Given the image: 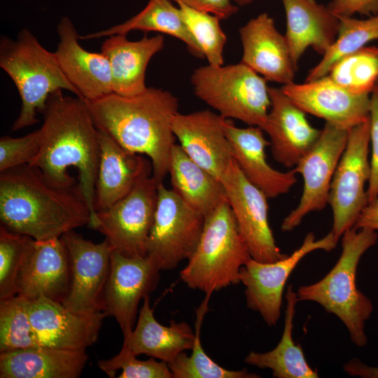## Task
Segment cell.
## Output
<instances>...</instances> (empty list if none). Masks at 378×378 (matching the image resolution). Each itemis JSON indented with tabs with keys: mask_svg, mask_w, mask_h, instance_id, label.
<instances>
[{
	"mask_svg": "<svg viewBox=\"0 0 378 378\" xmlns=\"http://www.w3.org/2000/svg\"><path fill=\"white\" fill-rule=\"evenodd\" d=\"M370 139L372 155L370 161V174L368 180L367 194L368 202L378 197V86L371 93L370 111Z\"/></svg>",
	"mask_w": 378,
	"mask_h": 378,
	"instance_id": "obj_40",
	"label": "cell"
},
{
	"mask_svg": "<svg viewBox=\"0 0 378 378\" xmlns=\"http://www.w3.org/2000/svg\"><path fill=\"white\" fill-rule=\"evenodd\" d=\"M41 148L38 129L21 137L4 136L0 139V172L24 164H31Z\"/></svg>",
	"mask_w": 378,
	"mask_h": 378,
	"instance_id": "obj_39",
	"label": "cell"
},
{
	"mask_svg": "<svg viewBox=\"0 0 378 378\" xmlns=\"http://www.w3.org/2000/svg\"><path fill=\"white\" fill-rule=\"evenodd\" d=\"M57 32L59 42L55 56L79 97L90 102L112 93L111 71L107 57L102 52H89L80 45V36L69 18H61Z\"/></svg>",
	"mask_w": 378,
	"mask_h": 378,
	"instance_id": "obj_20",
	"label": "cell"
},
{
	"mask_svg": "<svg viewBox=\"0 0 378 378\" xmlns=\"http://www.w3.org/2000/svg\"><path fill=\"white\" fill-rule=\"evenodd\" d=\"M69 253L60 238H30L16 279V295L29 300L44 296L62 303L71 285Z\"/></svg>",
	"mask_w": 378,
	"mask_h": 378,
	"instance_id": "obj_16",
	"label": "cell"
},
{
	"mask_svg": "<svg viewBox=\"0 0 378 378\" xmlns=\"http://www.w3.org/2000/svg\"><path fill=\"white\" fill-rule=\"evenodd\" d=\"M60 239L70 261L71 285L62 304L81 314L104 312L106 286L110 272L113 249L107 239L93 243L74 230Z\"/></svg>",
	"mask_w": 378,
	"mask_h": 378,
	"instance_id": "obj_14",
	"label": "cell"
},
{
	"mask_svg": "<svg viewBox=\"0 0 378 378\" xmlns=\"http://www.w3.org/2000/svg\"><path fill=\"white\" fill-rule=\"evenodd\" d=\"M251 258L232 209L224 201L205 216L199 243L180 277L188 287L212 294L238 284L240 270Z\"/></svg>",
	"mask_w": 378,
	"mask_h": 378,
	"instance_id": "obj_6",
	"label": "cell"
},
{
	"mask_svg": "<svg viewBox=\"0 0 378 378\" xmlns=\"http://www.w3.org/2000/svg\"><path fill=\"white\" fill-rule=\"evenodd\" d=\"M328 6L338 18L356 13L370 17L378 13V0H331Z\"/></svg>",
	"mask_w": 378,
	"mask_h": 378,
	"instance_id": "obj_41",
	"label": "cell"
},
{
	"mask_svg": "<svg viewBox=\"0 0 378 378\" xmlns=\"http://www.w3.org/2000/svg\"><path fill=\"white\" fill-rule=\"evenodd\" d=\"M204 218L172 190L160 183L154 220L146 243V255L153 258L161 270L176 268L194 253Z\"/></svg>",
	"mask_w": 378,
	"mask_h": 378,
	"instance_id": "obj_8",
	"label": "cell"
},
{
	"mask_svg": "<svg viewBox=\"0 0 378 378\" xmlns=\"http://www.w3.org/2000/svg\"><path fill=\"white\" fill-rule=\"evenodd\" d=\"M353 227L378 230V197L368 203L360 214Z\"/></svg>",
	"mask_w": 378,
	"mask_h": 378,
	"instance_id": "obj_43",
	"label": "cell"
},
{
	"mask_svg": "<svg viewBox=\"0 0 378 378\" xmlns=\"http://www.w3.org/2000/svg\"><path fill=\"white\" fill-rule=\"evenodd\" d=\"M0 66L10 76L20 94L22 106L12 125L17 131L38 122L51 94L65 90L79 97L56 59L27 29L20 30L16 39L2 36L0 40Z\"/></svg>",
	"mask_w": 378,
	"mask_h": 378,
	"instance_id": "obj_5",
	"label": "cell"
},
{
	"mask_svg": "<svg viewBox=\"0 0 378 378\" xmlns=\"http://www.w3.org/2000/svg\"><path fill=\"white\" fill-rule=\"evenodd\" d=\"M29 303L19 295L0 300V353L41 346L29 318Z\"/></svg>",
	"mask_w": 378,
	"mask_h": 378,
	"instance_id": "obj_35",
	"label": "cell"
},
{
	"mask_svg": "<svg viewBox=\"0 0 378 378\" xmlns=\"http://www.w3.org/2000/svg\"><path fill=\"white\" fill-rule=\"evenodd\" d=\"M286 18L284 35L294 64L309 48L323 55L335 41L340 18L315 0H281Z\"/></svg>",
	"mask_w": 378,
	"mask_h": 378,
	"instance_id": "obj_25",
	"label": "cell"
},
{
	"mask_svg": "<svg viewBox=\"0 0 378 378\" xmlns=\"http://www.w3.org/2000/svg\"><path fill=\"white\" fill-rule=\"evenodd\" d=\"M190 8L211 13L220 20H227L234 15L239 6L232 0H170Z\"/></svg>",
	"mask_w": 378,
	"mask_h": 378,
	"instance_id": "obj_42",
	"label": "cell"
},
{
	"mask_svg": "<svg viewBox=\"0 0 378 378\" xmlns=\"http://www.w3.org/2000/svg\"><path fill=\"white\" fill-rule=\"evenodd\" d=\"M375 230L351 227L342 236L341 255L321 280L298 289V301H313L337 316L346 327L351 342L358 347L368 342L365 331L373 305L356 286V272L362 255L377 241Z\"/></svg>",
	"mask_w": 378,
	"mask_h": 378,
	"instance_id": "obj_4",
	"label": "cell"
},
{
	"mask_svg": "<svg viewBox=\"0 0 378 378\" xmlns=\"http://www.w3.org/2000/svg\"><path fill=\"white\" fill-rule=\"evenodd\" d=\"M337 38L323 55L321 60L311 69L305 81L326 76L332 66L342 57L354 52L374 40H378V13L365 19L339 18Z\"/></svg>",
	"mask_w": 378,
	"mask_h": 378,
	"instance_id": "obj_32",
	"label": "cell"
},
{
	"mask_svg": "<svg viewBox=\"0 0 378 378\" xmlns=\"http://www.w3.org/2000/svg\"><path fill=\"white\" fill-rule=\"evenodd\" d=\"M158 31L183 42L196 57L204 55L183 21L178 7L170 0H149L144 8L125 22L107 29L80 36V39L98 38L115 34L127 35L132 31Z\"/></svg>",
	"mask_w": 378,
	"mask_h": 378,
	"instance_id": "obj_31",
	"label": "cell"
},
{
	"mask_svg": "<svg viewBox=\"0 0 378 378\" xmlns=\"http://www.w3.org/2000/svg\"><path fill=\"white\" fill-rule=\"evenodd\" d=\"M356 94H370L378 82V47L365 46L338 59L327 74Z\"/></svg>",
	"mask_w": 378,
	"mask_h": 378,
	"instance_id": "obj_34",
	"label": "cell"
},
{
	"mask_svg": "<svg viewBox=\"0 0 378 378\" xmlns=\"http://www.w3.org/2000/svg\"><path fill=\"white\" fill-rule=\"evenodd\" d=\"M99 131V130H98ZM100 158L95 186L96 211L125 197L144 178L152 176L150 160L131 152L99 131Z\"/></svg>",
	"mask_w": 378,
	"mask_h": 378,
	"instance_id": "obj_24",
	"label": "cell"
},
{
	"mask_svg": "<svg viewBox=\"0 0 378 378\" xmlns=\"http://www.w3.org/2000/svg\"><path fill=\"white\" fill-rule=\"evenodd\" d=\"M168 174L172 190L204 216L227 201L222 182L194 162L179 144L172 148Z\"/></svg>",
	"mask_w": 378,
	"mask_h": 378,
	"instance_id": "obj_29",
	"label": "cell"
},
{
	"mask_svg": "<svg viewBox=\"0 0 378 378\" xmlns=\"http://www.w3.org/2000/svg\"><path fill=\"white\" fill-rule=\"evenodd\" d=\"M30 237L0 227V300L16 295V279Z\"/></svg>",
	"mask_w": 378,
	"mask_h": 378,
	"instance_id": "obj_37",
	"label": "cell"
},
{
	"mask_svg": "<svg viewBox=\"0 0 378 378\" xmlns=\"http://www.w3.org/2000/svg\"><path fill=\"white\" fill-rule=\"evenodd\" d=\"M127 35L108 36L101 47L108 59L112 77V91L121 96H134L144 92L148 87L145 75L150 59L163 49L164 38L162 35L144 36L132 41Z\"/></svg>",
	"mask_w": 378,
	"mask_h": 378,
	"instance_id": "obj_26",
	"label": "cell"
},
{
	"mask_svg": "<svg viewBox=\"0 0 378 378\" xmlns=\"http://www.w3.org/2000/svg\"><path fill=\"white\" fill-rule=\"evenodd\" d=\"M337 241L332 230L318 240L314 232H309L302 245L284 258L262 262L251 258L239 275L248 308L258 312L267 325L275 326L281 316L284 288L293 270L307 254L316 250L331 251Z\"/></svg>",
	"mask_w": 378,
	"mask_h": 378,
	"instance_id": "obj_11",
	"label": "cell"
},
{
	"mask_svg": "<svg viewBox=\"0 0 378 378\" xmlns=\"http://www.w3.org/2000/svg\"><path fill=\"white\" fill-rule=\"evenodd\" d=\"M150 305V296L144 298L137 324L124 337L125 344L136 356L145 354L167 363L183 351L192 349L195 332L186 322L172 320L169 326L159 323Z\"/></svg>",
	"mask_w": 378,
	"mask_h": 378,
	"instance_id": "obj_28",
	"label": "cell"
},
{
	"mask_svg": "<svg viewBox=\"0 0 378 378\" xmlns=\"http://www.w3.org/2000/svg\"><path fill=\"white\" fill-rule=\"evenodd\" d=\"M242 45L241 62L267 81L293 83L298 67L294 64L285 36L276 29L274 19L262 13L239 29Z\"/></svg>",
	"mask_w": 378,
	"mask_h": 378,
	"instance_id": "obj_21",
	"label": "cell"
},
{
	"mask_svg": "<svg viewBox=\"0 0 378 378\" xmlns=\"http://www.w3.org/2000/svg\"><path fill=\"white\" fill-rule=\"evenodd\" d=\"M41 113V148L31 164L55 186L69 188L78 184L91 213L90 223L97 215L100 144L88 103L59 90L50 95Z\"/></svg>",
	"mask_w": 378,
	"mask_h": 378,
	"instance_id": "obj_1",
	"label": "cell"
},
{
	"mask_svg": "<svg viewBox=\"0 0 378 378\" xmlns=\"http://www.w3.org/2000/svg\"><path fill=\"white\" fill-rule=\"evenodd\" d=\"M158 183L152 176L141 179L125 197L97 211L88 225L105 236L113 251L129 257L146 256V243L158 202Z\"/></svg>",
	"mask_w": 378,
	"mask_h": 378,
	"instance_id": "obj_9",
	"label": "cell"
},
{
	"mask_svg": "<svg viewBox=\"0 0 378 378\" xmlns=\"http://www.w3.org/2000/svg\"><path fill=\"white\" fill-rule=\"evenodd\" d=\"M349 131L325 122L316 141L295 167L294 171L303 178V191L297 207L284 218L282 231L293 230L306 215L326 207L331 181L346 146Z\"/></svg>",
	"mask_w": 378,
	"mask_h": 378,
	"instance_id": "obj_12",
	"label": "cell"
},
{
	"mask_svg": "<svg viewBox=\"0 0 378 378\" xmlns=\"http://www.w3.org/2000/svg\"><path fill=\"white\" fill-rule=\"evenodd\" d=\"M88 356L85 350L38 346L0 353L1 378H77Z\"/></svg>",
	"mask_w": 378,
	"mask_h": 378,
	"instance_id": "obj_27",
	"label": "cell"
},
{
	"mask_svg": "<svg viewBox=\"0 0 378 378\" xmlns=\"http://www.w3.org/2000/svg\"><path fill=\"white\" fill-rule=\"evenodd\" d=\"M181 17L199 46L208 64L223 65V51L227 37L217 16L178 4Z\"/></svg>",
	"mask_w": 378,
	"mask_h": 378,
	"instance_id": "obj_36",
	"label": "cell"
},
{
	"mask_svg": "<svg viewBox=\"0 0 378 378\" xmlns=\"http://www.w3.org/2000/svg\"><path fill=\"white\" fill-rule=\"evenodd\" d=\"M190 82L195 94L225 119L263 128L271 104L269 87L244 63L198 67Z\"/></svg>",
	"mask_w": 378,
	"mask_h": 378,
	"instance_id": "obj_7",
	"label": "cell"
},
{
	"mask_svg": "<svg viewBox=\"0 0 378 378\" xmlns=\"http://www.w3.org/2000/svg\"><path fill=\"white\" fill-rule=\"evenodd\" d=\"M29 314L41 346L85 350L97 340L105 312H74L44 296L30 300Z\"/></svg>",
	"mask_w": 378,
	"mask_h": 378,
	"instance_id": "obj_18",
	"label": "cell"
},
{
	"mask_svg": "<svg viewBox=\"0 0 378 378\" xmlns=\"http://www.w3.org/2000/svg\"><path fill=\"white\" fill-rule=\"evenodd\" d=\"M370 143L368 119L349 131L346 146L331 181L328 204L333 215L332 231L337 240L354 227L368 203L365 186L370 174Z\"/></svg>",
	"mask_w": 378,
	"mask_h": 378,
	"instance_id": "obj_10",
	"label": "cell"
},
{
	"mask_svg": "<svg viewBox=\"0 0 378 378\" xmlns=\"http://www.w3.org/2000/svg\"><path fill=\"white\" fill-rule=\"evenodd\" d=\"M251 258L272 262L284 258L268 220V197L243 174L233 159L220 179Z\"/></svg>",
	"mask_w": 378,
	"mask_h": 378,
	"instance_id": "obj_13",
	"label": "cell"
},
{
	"mask_svg": "<svg viewBox=\"0 0 378 378\" xmlns=\"http://www.w3.org/2000/svg\"><path fill=\"white\" fill-rule=\"evenodd\" d=\"M0 220L13 232L47 241L89 225L91 213L78 184L55 186L38 167L24 164L0 172Z\"/></svg>",
	"mask_w": 378,
	"mask_h": 378,
	"instance_id": "obj_2",
	"label": "cell"
},
{
	"mask_svg": "<svg viewBox=\"0 0 378 378\" xmlns=\"http://www.w3.org/2000/svg\"><path fill=\"white\" fill-rule=\"evenodd\" d=\"M225 128L231 144L233 159L246 178L262 191L268 198L287 193L297 183L293 169L280 172L272 168L266 160L265 148L270 145L262 128L237 127L226 119Z\"/></svg>",
	"mask_w": 378,
	"mask_h": 378,
	"instance_id": "obj_23",
	"label": "cell"
},
{
	"mask_svg": "<svg viewBox=\"0 0 378 378\" xmlns=\"http://www.w3.org/2000/svg\"><path fill=\"white\" fill-rule=\"evenodd\" d=\"M377 86H378V82H377Z\"/></svg>",
	"mask_w": 378,
	"mask_h": 378,
	"instance_id": "obj_46",
	"label": "cell"
},
{
	"mask_svg": "<svg viewBox=\"0 0 378 378\" xmlns=\"http://www.w3.org/2000/svg\"><path fill=\"white\" fill-rule=\"evenodd\" d=\"M270 108L262 130L270 137L274 160L295 167L318 139L321 130L311 125L305 113L281 88L269 87Z\"/></svg>",
	"mask_w": 378,
	"mask_h": 378,
	"instance_id": "obj_22",
	"label": "cell"
},
{
	"mask_svg": "<svg viewBox=\"0 0 378 378\" xmlns=\"http://www.w3.org/2000/svg\"><path fill=\"white\" fill-rule=\"evenodd\" d=\"M344 371L352 377L378 378V367H371L363 363L358 358L350 360L344 365Z\"/></svg>",
	"mask_w": 378,
	"mask_h": 378,
	"instance_id": "obj_44",
	"label": "cell"
},
{
	"mask_svg": "<svg viewBox=\"0 0 378 378\" xmlns=\"http://www.w3.org/2000/svg\"><path fill=\"white\" fill-rule=\"evenodd\" d=\"M224 118L210 110L177 113L172 130L180 146L197 164L220 181L233 160Z\"/></svg>",
	"mask_w": 378,
	"mask_h": 378,
	"instance_id": "obj_19",
	"label": "cell"
},
{
	"mask_svg": "<svg viewBox=\"0 0 378 378\" xmlns=\"http://www.w3.org/2000/svg\"><path fill=\"white\" fill-rule=\"evenodd\" d=\"M255 1V0H232V1H234L238 6H246L253 3Z\"/></svg>",
	"mask_w": 378,
	"mask_h": 378,
	"instance_id": "obj_45",
	"label": "cell"
},
{
	"mask_svg": "<svg viewBox=\"0 0 378 378\" xmlns=\"http://www.w3.org/2000/svg\"><path fill=\"white\" fill-rule=\"evenodd\" d=\"M211 294L206 293L204 300L196 310L195 341L192 354H179L167 363L173 378H257L258 374L246 369L231 370L215 363L203 350L200 340V329Z\"/></svg>",
	"mask_w": 378,
	"mask_h": 378,
	"instance_id": "obj_33",
	"label": "cell"
},
{
	"mask_svg": "<svg viewBox=\"0 0 378 378\" xmlns=\"http://www.w3.org/2000/svg\"><path fill=\"white\" fill-rule=\"evenodd\" d=\"M283 92L305 113L351 130L369 119L371 94H356L328 75L312 81L283 85Z\"/></svg>",
	"mask_w": 378,
	"mask_h": 378,
	"instance_id": "obj_17",
	"label": "cell"
},
{
	"mask_svg": "<svg viewBox=\"0 0 378 378\" xmlns=\"http://www.w3.org/2000/svg\"><path fill=\"white\" fill-rule=\"evenodd\" d=\"M136 356L123 343L116 356L111 359L99 360L97 366L111 378L115 377L118 370H122L119 378H173L167 363L157 361L153 357L142 360Z\"/></svg>",
	"mask_w": 378,
	"mask_h": 378,
	"instance_id": "obj_38",
	"label": "cell"
},
{
	"mask_svg": "<svg viewBox=\"0 0 378 378\" xmlns=\"http://www.w3.org/2000/svg\"><path fill=\"white\" fill-rule=\"evenodd\" d=\"M161 269L150 257H129L113 251L106 286L105 309L118 321L124 337L133 330L138 304L154 291Z\"/></svg>",
	"mask_w": 378,
	"mask_h": 378,
	"instance_id": "obj_15",
	"label": "cell"
},
{
	"mask_svg": "<svg viewBox=\"0 0 378 378\" xmlns=\"http://www.w3.org/2000/svg\"><path fill=\"white\" fill-rule=\"evenodd\" d=\"M285 297L284 327L279 344L267 352L251 351L244 362L261 369H269L276 378H317L319 377L317 370L309 366L302 346L293 339V319L299 301L292 285L288 286Z\"/></svg>",
	"mask_w": 378,
	"mask_h": 378,
	"instance_id": "obj_30",
	"label": "cell"
},
{
	"mask_svg": "<svg viewBox=\"0 0 378 378\" xmlns=\"http://www.w3.org/2000/svg\"><path fill=\"white\" fill-rule=\"evenodd\" d=\"M86 102L97 130L122 148L149 157L152 176L162 183L175 144L172 122L178 113V99L167 90L148 87L134 96L112 92Z\"/></svg>",
	"mask_w": 378,
	"mask_h": 378,
	"instance_id": "obj_3",
	"label": "cell"
}]
</instances>
